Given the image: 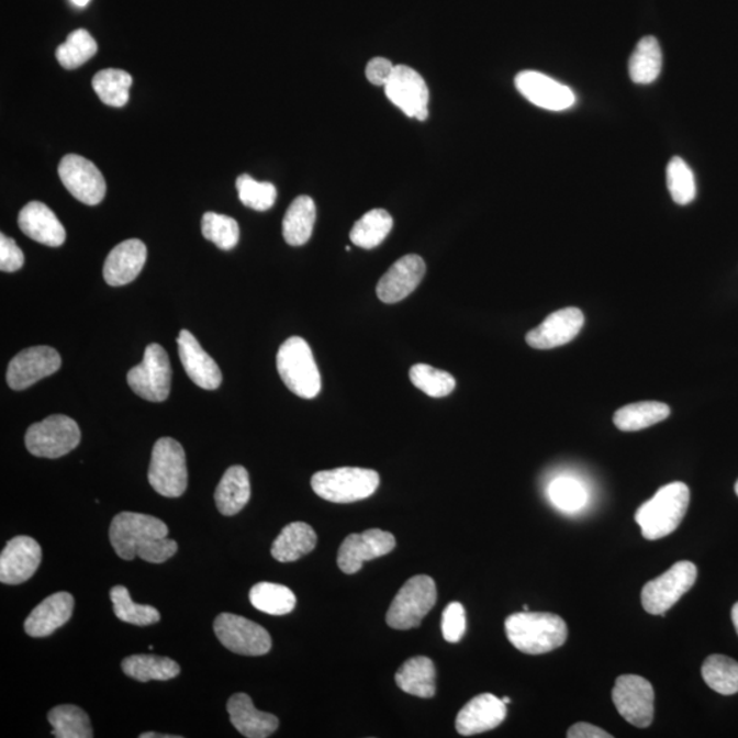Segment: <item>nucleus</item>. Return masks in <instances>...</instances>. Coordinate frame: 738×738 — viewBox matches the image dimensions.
I'll return each instance as SVG.
<instances>
[{"mask_svg": "<svg viewBox=\"0 0 738 738\" xmlns=\"http://www.w3.org/2000/svg\"><path fill=\"white\" fill-rule=\"evenodd\" d=\"M167 536L169 528L161 519L143 513L122 512L110 525L111 546L125 561L136 557L149 563L169 561L178 545Z\"/></svg>", "mask_w": 738, "mask_h": 738, "instance_id": "obj_1", "label": "nucleus"}, {"mask_svg": "<svg viewBox=\"0 0 738 738\" xmlns=\"http://www.w3.org/2000/svg\"><path fill=\"white\" fill-rule=\"evenodd\" d=\"M505 629L508 641L528 656L557 650L568 639L567 624L552 613L512 614L506 618Z\"/></svg>", "mask_w": 738, "mask_h": 738, "instance_id": "obj_2", "label": "nucleus"}, {"mask_svg": "<svg viewBox=\"0 0 738 738\" xmlns=\"http://www.w3.org/2000/svg\"><path fill=\"white\" fill-rule=\"evenodd\" d=\"M690 500L691 492L686 484L674 482L664 485L636 512L635 519L640 525L642 536L648 540H657L673 534L685 517Z\"/></svg>", "mask_w": 738, "mask_h": 738, "instance_id": "obj_3", "label": "nucleus"}, {"mask_svg": "<svg viewBox=\"0 0 738 738\" xmlns=\"http://www.w3.org/2000/svg\"><path fill=\"white\" fill-rule=\"evenodd\" d=\"M277 368L287 388L301 399L312 400L321 393V372L305 339L284 340L278 350Z\"/></svg>", "mask_w": 738, "mask_h": 738, "instance_id": "obj_4", "label": "nucleus"}, {"mask_svg": "<svg viewBox=\"0 0 738 738\" xmlns=\"http://www.w3.org/2000/svg\"><path fill=\"white\" fill-rule=\"evenodd\" d=\"M380 484L372 469L344 467L321 471L311 479L312 490L324 501L351 503L372 496Z\"/></svg>", "mask_w": 738, "mask_h": 738, "instance_id": "obj_5", "label": "nucleus"}, {"mask_svg": "<svg viewBox=\"0 0 738 738\" xmlns=\"http://www.w3.org/2000/svg\"><path fill=\"white\" fill-rule=\"evenodd\" d=\"M436 597L435 581L429 575H415L406 581L394 597L388 612V625L396 630L418 628L433 611Z\"/></svg>", "mask_w": 738, "mask_h": 738, "instance_id": "obj_6", "label": "nucleus"}, {"mask_svg": "<svg viewBox=\"0 0 738 738\" xmlns=\"http://www.w3.org/2000/svg\"><path fill=\"white\" fill-rule=\"evenodd\" d=\"M148 482L158 494L167 497H178L187 491V456L176 439L160 438L156 441L150 457Z\"/></svg>", "mask_w": 738, "mask_h": 738, "instance_id": "obj_7", "label": "nucleus"}, {"mask_svg": "<svg viewBox=\"0 0 738 738\" xmlns=\"http://www.w3.org/2000/svg\"><path fill=\"white\" fill-rule=\"evenodd\" d=\"M81 440V431L72 418L54 415L26 431L25 445L31 455L42 458H59L75 450Z\"/></svg>", "mask_w": 738, "mask_h": 738, "instance_id": "obj_8", "label": "nucleus"}, {"mask_svg": "<svg viewBox=\"0 0 738 738\" xmlns=\"http://www.w3.org/2000/svg\"><path fill=\"white\" fill-rule=\"evenodd\" d=\"M697 568L690 561L673 564L667 573L642 586L641 605L648 614L663 615L695 584Z\"/></svg>", "mask_w": 738, "mask_h": 738, "instance_id": "obj_9", "label": "nucleus"}, {"mask_svg": "<svg viewBox=\"0 0 738 738\" xmlns=\"http://www.w3.org/2000/svg\"><path fill=\"white\" fill-rule=\"evenodd\" d=\"M127 383L134 394L150 402L169 399L171 389V366L166 350L158 344H150L144 351L142 365L127 373Z\"/></svg>", "mask_w": 738, "mask_h": 738, "instance_id": "obj_10", "label": "nucleus"}, {"mask_svg": "<svg viewBox=\"0 0 738 738\" xmlns=\"http://www.w3.org/2000/svg\"><path fill=\"white\" fill-rule=\"evenodd\" d=\"M217 639L238 656L261 657L271 651L270 634L261 625L242 615L222 613L214 623Z\"/></svg>", "mask_w": 738, "mask_h": 738, "instance_id": "obj_11", "label": "nucleus"}, {"mask_svg": "<svg viewBox=\"0 0 738 738\" xmlns=\"http://www.w3.org/2000/svg\"><path fill=\"white\" fill-rule=\"evenodd\" d=\"M613 702L620 717L636 728H648L653 719L656 692L651 682L640 675H619L613 690Z\"/></svg>", "mask_w": 738, "mask_h": 738, "instance_id": "obj_12", "label": "nucleus"}, {"mask_svg": "<svg viewBox=\"0 0 738 738\" xmlns=\"http://www.w3.org/2000/svg\"><path fill=\"white\" fill-rule=\"evenodd\" d=\"M385 97L411 119H428L429 91L424 78L412 67L395 66L384 86Z\"/></svg>", "mask_w": 738, "mask_h": 738, "instance_id": "obj_13", "label": "nucleus"}, {"mask_svg": "<svg viewBox=\"0 0 738 738\" xmlns=\"http://www.w3.org/2000/svg\"><path fill=\"white\" fill-rule=\"evenodd\" d=\"M58 172L72 198L87 205L102 203L108 187L102 172L91 160L80 155H66L60 160Z\"/></svg>", "mask_w": 738, "mask_h": 738, "instance_id": "obj_14", "label": "nucleus"}, {"mask_svg": "<svg viewBox=\"0 0 738 738\" xmlns=\"http://www.w3.org/2000/svg\"><path fill=\"white\" fill-rule=\"evenodd\" d=\"M393 534L382 529H368L362 534L346 536L338 551V567L346 574H355L366 561L388 556L394 550Z\"/></svg>", "mask_w": 738, "mask_h": 738, "instance_id": "obj_15", "label": "nucleus"}, {"mask_svg": "<svg viewBox=\"0 0 738 738\" xmlns=\"http://www.w3.org/2000/svg\"><path fill=\"white\" fill-rule=\"evenodd\" d=\"M62 359L57 350L49 346H33L22 350L10 361L8 383L11 389L21 391L58 371Z\"/></svg>", "mask_w": 738, "mask_h": 738, "instance_id": "obj_16", "label": "nucleus"}, {"mask_svg": "<svg viewBox=\"0 0 738 738\" xmlns=\"http://www.w3.org/2000/svg\"><path fill=\"white\" fill-rule=\"evenodd\" d=\"M514 83L525 99L540 109L564 111L573 108L575 103L572 89L544 72L534 70L518 72Z\"/></svg>", "mask_w": 738, "mask_h": 738, "instance_id": "obj_17", "label": "nucleus"}, {"mask_svg": "<svg viewBox=\"0 0 738 738\" xmlns=\"http://www.w3.org/2000/svg\"><path fill=\"white\" fill-rule=\"evenodd\" d=\"M42 563V547L30 536H15L0 556V581L19 585L30 580Z\"/></svg>", "mask_w": 738, "mask_h": 738, "instance_id": "obj_18", "label": "nucleus"}, {"mask_svg": "<svg viewBox=\"0 0 738 738\" xmlns=\"http://www.w3.org/2000/svg\"><path fill=\"white\" fill-rule=\"evenodd\" d=\"M426 262L417 255H406L396 260L377 287V294L384 304H395L415 292L426 276Z\"/></svg>", "mask_w": 738, "mask_h": 738, "instance_id": "obj_19", "label": "nucleus"}, {"mask_svg": "<svg viewBox=\"0 0 738 738\" xmlns=\"http://www.w3.org/2000/svg\"><path fill=\"white\" fill-rule=\"evenodd\" d=\"M584 326V313L579 308H564L551 313L538 327L527 334L530 348L546 350L567 345L578 337Z\"/></svg>", "mask_w": 738, "mask_h": 738, "instance_id": "obj_20", "label": "nucleus"}, {"mask_svg": "<svg viewBox=\"0 0 738 738\" xmlns=\"http://www.w3.org/2000/svg\"><path fill=\"white\" fill-rule=\"evenodd\" d=\"M506 714V704L502 698L491 693H482L458 713L456 729L461 736L484 734L497 728L505 720Z\"/></svg>", "mask_w": 738, "mask_h": 738, "instance_id": "obj_21", "label": "nucleus"}, {"mask_svg": "<svg viewBox=\"0 0 738 738\" xmlns=\"http://www.w3.org/2000/svg\"><path fill=\"white\" fill-rule=\"evenodd\" d=\"M178 354L185 371L194 384L204 390H216L222 383V372L212 357L188 329H182L177 339Z\"/></svg>", "mask_w": 738, "mask_h": 738, "instance_id": "obj_22", "label": "nucleus"}, {"mask_svg": "<svg viewBox=\"0 0 738 738\" xmlns=\"http://www.w3.org/2000/svg\"><path fill=\"white\" fill-rule=\"evenodd\" d=\"M147 261V246L133 238L116 245L104 262L103 277L110 287H123L134 281Z\"/></svg>", "mask_w": 738, "mask_h": 738, "instance_id": "obj_23", "label": "nucleus"}, {"mask_svg": "<svg viewBox=\"0 0 738 738\" xmlns=\"http://www.w3.org/2000/svg\"><path fill=\"white\" fill-rule=\"evenodd\" d=\"M21 232L43 245L58 248L66 242V231L57 215L41 201H32L21 210L19 216Z\"/></svg>", "mask_w": 738, "mask_h": 738, "instance_id": "obj_24", "label": "nucleus"}, {"mask_svg": "<svg viewBox=\"0 0 738 738\" xmlns=\"http://www.w3.org/2000/svg\"><path fill=\"white\" fill-rule=\"evenodd\" d=\"M231 723L246 738H267L276 734L279 719L276 715L259 712L246 693H236L227 702Z\"/></svg>", "mask_w": 738, "mask_h": 738, "instance_id": "obj_25", "label": "nucleus"}, {"mask_svg": "<svg viewBox=\"0 0 738 738\" xmlns=\"http://www.w3.org/2000/svg\"><path fill=\"white\" fill-rule=\"evenodd\" d=\"M75 608V597L69 592H57L41 605L33 608L25 620V631L32 637H47L53 635L65 624L69 623Z\"/></svg>", "mask_w": 738, "mask_h": 738, "instance_id": "obj_26", "label": "nucleus"}, {"mask_svg": "<svg viewBox=\"0 0 738 738\" xmlns=\"http://www.w3.org/2000/svg\"><path fill=\"white\" fill-rule=\"evenodd\" d=\"M250 500L248 471L242 466L227 469L215 491L217 511L223 516H234L243 511Z\"/></svg>", "mask_w": 738, "mask_h": 738, "instance_id": "obj_27", "label": "nucleus"}, {"mask_svg": "<svg viewBox=\"0 0 738 738\" xmlns=\"http://www.w3.org/2000/svg\"><path fill=\"white\" fill-rule=\"evenodd\" d=\"M317 536L306 523H292L282 529L271 546V556L279 562H294L315 550Z\"/></svg>", "mask_w": 738, "mask_h": 738, "instance_id": "obj_28", "label": "nucleus"}, {"mask_svg": "<svg viewBox=\"0 0 738 738\" xmlns=\"http://www.w3.org/2000/svg\"><path fill=\"white\" fill-rule=\"evenodd\" d=\"M435 664L427 657L407 659L395 674V682L401 691L412 696L431 698L435 696Z\"/></svg>", "mask_w": 738, "mask_h": 738, "instance_id": "obj_29", "label": "nucleus"}, {"mask_svg": "<svg viewBox=\"0 0 738 738\" xmlns=\"http://www.w3.org/2000/svg\"><path fill=\"white\" fill-rule=\"evenodd\" d=\"M316 221V205L310 195H300L290 204L283 217V238L289 245L301 246L310 242Z\"/></svg>", "mask_w": 738, "mask_h": 738, "instance_id": "obj_30", "label": "nucleus"}, {"mask_svg": "<svg viewBox=\"0 0 738 738\" xmlns=\"http://www.w3.org/2000/svg\"><path fill=\"white\" fill-rule=\"evenodd\" d=\"M670 407L663 402L645 401L620 407L614 415V424L620 431L631 433L656 426L667 421Z\"/></svg>", "mask_w": 738, "mask_h": 738, "instance_id": "obj_31", "label": "nucleus"}, {"mask_svg": "<svg viewBox=\"0 0 738 738\" xmlns=\"http://www.w3.org/2000/svg\"><path fill=\"white\" fill-rule=\"evenodd\" d=\"M123 673L139 682L169 681L181 673L180 664L170 658L158 656H132L123 659Z\"/></svg>", "mask_w": 738, "mask_h": 738, "instance_id": "obj_32", "label": "nucleus"}, {"mask_svg": "<svg viewBox=\"0 0 738 738\" xmlns=\"http://www.w3.org/2000/svg\"><path fill=\"white\" fill-rule=\"evenodd\" d=\"M662 49L653 36L642 37L629 59V76L636 83H651L662 71Z\"/></svg>", "mask_w": 738, "mask_h": 738, "instance_id": "obj_33", "label": "nucleus"}, {"mask_svg": "<svg viewBox=\"0 0 738 738\" xmlns=\"http://www.w3.org/2000/svg\"><path fill=\"white\" fill-rule=\"evenodd\" d=\"M393 228V217L385 210H372L355 223L350 242L362 249H373L382 244Z\"/></svg>", "mask_w": 738, "mask_h": 738, "instance_id": "obj_34", "label": "nucleus"}, {"mask_svg": "<svg viewBox=\"0 0 738 738\" xmlns=\"http://www.w3.org/2000/svg\"><path fill=\"white\" fill-rule=\"evenodd\" d=\"M249 601L257 611L270 615L292 613L298 603L292 590L273 583H259L251 586Z\"/></svg>", "mask_w": 738, "mask_h": 738, "instance_id": "obj_35", "label": "nucleus"}, {"mask_svg": "<svg viewBox=\"0 0 738 738\" xmlns=\"http://www.w3.org/2000/svg\"><path fill=\"white\" fill-rule=\"evenodd\" d=\"M48 723L53 726V736L58 738H92L91 719L82 708L64 704L48 713Z\"/></svg>", "mask_w": 738, "mask_h": 738, "instance_id": "obj_36", "label": "nucleus"}, {"mask_svg": "<svg viewBox=\"0 0 738 738\" xmlns=\"http://www.w3.org/2000/svg\"><path fill=\"white\" fill-rule=\"evenodd\" d=\"M132 82V76L125 70L105 69L98 71L93 77L92 88L104 104L123 108L128 102V89Z\"/></svg>", "mask_w": 738, "mask_h": 738, "instance_id": "obj_37", "label": "nucleus"}, {"mask_svg": "<svg viewBox=\"0 0 738 738\" xmlns=\"http://www.w3.org/2000/svg\"><path fill=\"white\" fill-rule=\"evenodd\" d=\"M702 675L706 684L720 695L738 692V662L725 656H712L703 663Z\"/></svg>", "mask_w": 738, "mask_h": 738, "instance_id": "obj_38", "label": "nucleus"}, {"mask_svg": "<svg viewBox=\"0 0 738 738\" xmlns=\"http://www.w3.org/2000/svg\"><path fill=\"white\" fill-rule=\"evenodd\" d=\"M111 602H113L116 618L123 623L147 626L159 623L160 613L155 607L148 605H137L132 601L126 586L116 585L110 591Z\"/></svg>", "mask_w": 738, "mask_h": 738, "instance_id": "obj_39", "label": "nucleus"}, {"mask_svg": "<svg viewBox=\"0 0 738 738\" xmlns=\"http://www.w3.org/2000/svg\"><path fill=\"white\" fill-rule=\"evenodd\" d=\"M98 53V44L86 30H77L57 49L59 65L66 70H75Z\"/></svg>", "mask_w": 738, "mask_h": 738, "instance_id": "obj_40", "label": "nucleus"}, {"mask_svg": "<svg viewBox=\"0 0 738 738\" xmlns=\"http://www.w3.org/2000/svg\"><path fill=\"white\" fill-rule=\"evenodd\" d=\"M410 378L418 390L433 399H444L456 389V379L452 374L427 365L413 366Z\"/></svg>", "mask_w": 738, "mask_h": 738, "instance_id": "obj_41", "label": "nucleus"}, {"mask_svg": "<svg viewBox=\"0 0 738 738\" xmlns=\"http://www.w3.org/2000/svg\"><path fill=\"white\" fill-rule=\"evenodd\" d=\"M201 233L205 239L214 243L217 248L231 250L238 244L239 227L231 216L206 212L201 221Z\"/></svg>", "mask_w": 738, "mask_h": 738, "instance_id": "obj_42", "label": "nucleus"}, {"mask_svg": "<svg viewBox=\"0 0 738 738\" xmlns=\"http://www.w3.org/2000/svg\"><path fill=\"white\" fill-rule=\"evenodd\" d=\"M668 188L677 204L686 205L696 198V181L691 167L674 156L668 165Z\"/></svg>", "mask_w": 738, "mask_h": 738, "instance_id": "obj_43", "label": "nucleus"}, {"mask_svg": "<svg viewBox=\"0 0 738 738\" xmlns=\"http://www.w3.org/2000/svg\"><path fill=\"white\" fill-rule=\"evenodd\" d=\"M238 198L248 209L268 211L277 200V188L270 182H259L248 175L237 178Z\"/></svg>", "mask_w": 738, "mask_h": 738, "instance_id": "obj_44", "label": "nucleus"}, {"mask_svg": "<svg viewBox=\"0 0 738 738\" xmlns=\"http://www.w3.org/2000/svg\"><path fill=\"white\" fill-rule=\"evenodd\" d=\"M549 496L554 505L563 512H578L586 502L583 485L570 478L554 480L549 488Z\"/></svg>", "mask_w": 738, "mask_h": 738, "instance_id": "obj_45", "label": "nucleus"}, {"mask_svg": "<svg viewBox=\"0 0 738 738\" xmlns=\"http://www.w3.org/2000/svg\"><path fill=\"white\" fill-rule=\"evenodd\" d=\"M467 617L466 608L458 602H451L441 614V634L445 640L458 642L466 635Z\"/></svg>", "mask_w": 738, "mask_h": 738, "instance_id": "obj_46", "label": "nucleus"}, {"mask_svg": "<svg viewBox=\"0 0 738 738\" xmlns=\"http://www.w3.org/2000/svg\"><path fill=\"white\" fill-rule=\"evenodd\" d=\"M25 257L15 244L14 239L8 236H0V270L4 272L19 271L24 266Z\"/></svg>", "mask_w": 738, "mask_h": 738, "instance_id": "obj_47", "label": "nucleus"}, {"mask_svg": "<svg viewBox=\"0 0 738 738\" xmlns=\"http://www.w3.org/2000/svg\"><path fill=\"white\" fill-rule=\"evenodd\" d=\"M395 66L391 64V60L385 58H373L368 62L366 76L369 82H372L373 86H382L390 80L391 75Z\"/></svg>", "mask_w": 738, "mask_h": 738, "instance_id": "obj_48", "label": "nucleus"}, {"mask_svg": "<svg viewBox=\"0 0 738 738\" xmlns=\"http://www.w3.org/2000/svg\"><path fill=\"white\" fill-rule=\"evenodd\" d=\"M569 738H611L607 731L597 728L595 725L579 723L568 730Z\"/></svg>", "mask_w": 738, "mask_h": 738, "instance_id": "obj_49", "label": "nucleus"}, {"mask_svg": "<svg viewBox=\"0 0 738 738\" xmlns=\"http://www.w3.org/2000/svg\"><path fill=\"white\" fill-rule=\"evenodd\" d=\"M139 738H181V736L159 735L155 731H147V734L139 735Z\"/></svg>", "mask_w": 738, "mask_h": 738, "instance_id": "obj_50", "label": "nucleus"}, {"mask_svg": "<svg viewBox=\"0 0 738 738\" xmlns=\"http://www.w3.org/2000/svg\"><path fill=\"white\" fill-rule=\"evenodd\" d=\"M731 619H734L735 628L738 635V602L736 603L734 608H731Z\"/></svg>", "mask_w": 738, "mask_h": 738, "instance_id": "obj_51", "label": "nucleus"}, {"mask_svg": "<svg viewBox=\"0 0 738 738\" xmlns=\"http://www.w3.org/2000/svg\"><path fill=\"white\" fill-rule=\"evenodd\" d=\"M71 2L78 5V8H83V5H87L91 0H71Z\"/></svg>", "mask_w": 738, "mask_h": 738, "instance_id": "obj_52", "label": "nucleus"}, {"mask_svg": "<svg viewBox=\"0 0 738 738\" xmlns=\"http://www.w3.org/2000/svg\"><path fill=\"white\" fill-rule=\"evenodd\" d=\"M502 701H503V703H505V704L511 703V698H508V697H503Z\"/></svg>", "mask_w": 738, "mask_h": 738, "instance_id": "obj_53", "label": "nucleus"}, {"mask_svg": "<svg viewBox=\"0 0 738 738\" xmlns=\"http://www.w3.org/2000/svg\"><path fill=\"white\" fill-rule=\"evenodd\" d=\"M735 490H736V494H737V496H738V480H737Z\"/></svg>", "mask_w": 738, "mask_h": 738, "instance_id": "obj_54", "label": "nucleus"}]
</instances>
